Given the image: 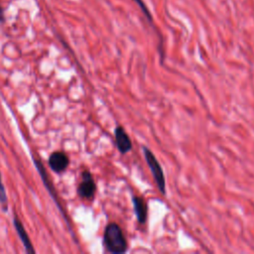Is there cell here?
Instances as JSON below:
<instances>
[{"label":"cell","mask_w":254,"mask_h":254,"mask_svg":"<svg viewBox=\"0 0 254 254\" xmlns=\"http://www.w3.org/2000/svg\"><path fill=\"white\" fill-rule=\"evenodd\" d=\"M103 244L108 252L114 254L124 253L128 248L123 231L115 222H110L106 225L103 233Z\"/></svg>","instance_id":"1"},{"label":"cell","mask_w":254,"mask_h":254,"mask_svg":"<svg viewBox=\"0 0 254 254\" xmlns=\"http://www.w3.org/2000/svg\"><path fill=\"white\" fill-rule=\"evenodd\" d=\"M33 162H34V164H35V166H36V169L38 170L39 174L41 175V178H42V180H43V182H44V185H45L46 188L48 189V190H49V192L51 193L52 197H53V198L55 199V201L57 202L58 207L60 208V210H61L62 212H64V211H63V208H62V205H61V203L59 202V200H58V198H57L56 190H55L54 187L52 186V184H51V182H50V180H49V178H48V176H47V174H46V170H45V168H44L43 163H42L40 160L36 159V158L33 159Z\"/></svg>","instance_id":"7"},{"label":"cell","mask_w":254,"mask_h":254,"mask_svg":"<svg viewBox=\"0 0 254 254\" xmlns=\"http://www.w3.org/2000/svg\"><path fill=\"white\" fill-rule=\"evenodd\" d=\"M0 203L3 207L4 210H7V203H8V199H7V193L5 190V187L2 183V177H1V173H0Z\"/></svg>","instance_id":"10"},{"label":"cell","mask_w":254,"mask_h":254,"mask_svg":"<svg viewBox=\"0 0 254 254\" xmlns=\"http://www.w3.org/2000/svg\"><path fill=\"white\" fill-rule=\"evenodd\" d=\"M96 191V185L88 170L81 173V181L77 187V194L84 199H92Z\"/></svg>","instance_id":"3"},{"label":"cell","mask_w":254,"mask_h":254,"mask_svg":"<svg viewBox=\"0 0 254 254\" xmlns=\"http://www.w3.org/2000/svg\"><path fill=\"white\" fill-rule=\"evenodd\" d=\"M5 20V14H4V8L0 4V23H3Z\"/></svg>","instance_id":"11"},{"label":"cell","mask_w":254,"mask_h":254,"mask_svg":"<svg viewBox=\"0 0 254 254\" xmlns=\"http://www.w3.org/2000/svg\"><path fill=\"white\" fill-rule=\"evenodd\" d=\"M132 202H133L134 211H135L138 222H140L141 224H144L147 219V204L145 200L140 196L133 195Z\"/></svg>","instance_id":"8"},{"label":"cell","mask_w":254,"mask_h":254,"mask_svg":"<svg viewBox=\"0 0 254 254\" xmlns=\"http://www.w3.org/2000/svg\"><path fill=\"white\" fill-rule=\"evenodd\" d=\"M49 167L57 174L64 172L69 164L67 155L63 151H55L49 157Z\"/></svg>","instance_id":"4"},{"label":"cell","mask_w":254,"mask_h":254,"mask_svg":"<svg viewBox=\"0 0 254 254\" xmlns=\"http://www.w3.org/2000/svg\"><path fill=\"white\" fill-rule=\"evenodd\" d=\"M115 144L121 154H126L132 149L131 140L122 126H117L114 131Z\"/></svg>","instance_id":"5"},{"label":"cell","mask_w":254,"mask_h":254,"mask_svg":"<svg viewBox=\"0 0 254 254\" xmlns=\"http://www.w3.org/2000/svg\"><path fill=\"white\" fill-rule=\"evenodd\" d=\"M13 223H14L15 229H16V231H17V233H18V235H19V237H20V239H21V241H22V243H23V245L25 247L26 252H28V253H35V249H34L33 244H32V242H31V240L29 238V235L26 232L25 227L22 224L21 220L18 218V216L16 214L13 217Z\"/></svg>","instance_id":"6"},{"label":"cell","mask_w":254,"mask_h":254,"mask_svg":"<svg viewBox=\"0 0 254 254\" xmlns=\"http://www.w3.org/2000/svg\"><path fill=\"white\" fill-rule=\"evenodd\" d=\"M138 7L139 9L141 10V13L143 14V16L145 17L146 21L150 24V26L155 29V25H154V19H153V15L151 13V11L149 10L147 4L143 1V0H132Z\"/></svg>","instance_id":"9"},{"label":"cell","mask_w":254,"mask_h":254,"mask_svg":"<svg viewBox=\"0 0 254 254\" xmlns=\"http://www.w3.org/2000/svg\"><path fill=\"white\" fill-rule=\"evenodd\" d=\"M143 153L146 159V162L149 166V169L153 175V178L156 182L157 187L159 188L160 191L165 194L166 193V180L164 176V172L162 170V167L154 154L151 152V150L147 147H143Z\"/></svg>","instance_id":"2"}]
</instances>
